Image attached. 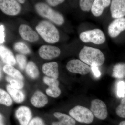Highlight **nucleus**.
<instances>
[{"mask_svg":"<svg viewBox=\"0 0 125 125\" xmlns=\"http://www.w3.org/2000/svg\"><path fill=\"white\" fill-rule=\"evenodd\" d=\"M69 114L75 120L80 123L89 124L93 121L94 115L91 110L80 105H77L71 109Z\"/></svg>","mask_w":125,"mask_h":125,"instance_id":"obj_4","label":"nucleus"},{"mask_svg":"<svg viewBox=\"0 0 125 125\" xmlns=\"http://www.w3.org/2000/svg\"><path fill=\"white\" fill-rule=\"evenodd\" d=\"M42 72L48 77L57 79L59 77L58 63L56 62H47L43 65Z\"/></svg>","mask_w":125,"mask_h":125,"instance_id":"obj_15","label":"nucleus"},{"mask_svg":"<svg viewBox=\"0 0 125 125\" xmlns=\"http://www.w3.org/2000/svg\"><path fill=\"white\" fill-rule=\"evenodd\" d=\"M25 70L28 76L33 79H37L39 76L38 67L33 62L30 61L27 63Z\"/></svg>","mask_w":125,"mask_h":125,"instance_id":"obj_21","label":"nucleus"},{"mask_svg":"<svg viewBox=\"0 0 125 125\" xmlns=\"http://www.w3.org/2000/svg\"><path fill=\"white\" fill-rule=\"evenodd\" d=\"M66 67L70 72L82 75L87 74L91 70V68L88 65L78 59L69 61L67 62Z\"/></svg>","mask_w":125,"mask_h":125,"instance_id":"obj_6","label":"nucleus"},{"mask_svg":"<svg viewBox=\"0 0 125 125\" xmlns=\"http://www.w3.org/2000/svg\"><path fill=\"white\" fill-rule=\"evenodd\" d=\"M19 31L20 36L24 40L33 42L39 39L37 33L27 25H21L19 28Z\"/></svg>","mask_w":125,"mask_h":125,"instance_id":"obj_13","label":"nucleus"},{"mask_svg":"<svg viewBox=\"0 0 125 125\" xmlns=\"http://www.w3.org/2000/svg\"><path fill=\"white\" fill-rule=\"evenodd\" d=\"M79 57L81 61L91 66L102 65L105 60V56L99 49L86 46L81 49Z\"/></svg>","mask_w":125,"mask_h":125,"instance_id":"obj_1","label":"nucleus"},{"mask_svg":"<svg viewBox=\"0 0 125 125\" xmlns=\"http://www.w3.org/2000/svg\"><path fill=\"white\" fill-rule=\"evenodd\" d=\"M125 30V18L116 19L108 27V32L110 37L115 38Z\"/></svg>","mask_w":125,"mask_h":125,"instance_id":"obj_11","label":"nucleus"},{"mask_svg":"<svg viewBox=\"0 0 125 125\" xmlns=\"http://www.w3.org/2000/svg\"><path fill=\"white\" fill-rule=\"evenodd\" d=\"M38 53L40 57L42 59L51 60L60 55L61 50L55 46L44 45L40 47Z\"/></svg>","mask_w":125,"mask_h":125,"instance_id":"obj_10","label":"nucleus"},{"mask_svg":"<svg viewBox=\"0 0 125 125\" xmlns=\"http://www.w3.org/2000/svg\"><path fill=\"white\" fill-rule=\"evenodd\" d=\"M0 56L3 62L6 65H14L16 60L13 54L10 49L4 46H0Z\"/></svg>","mask_w":125,"mask_h":125,"instance_id":"obj_17","label":"nucleus"},{"mask_svg":"<svg viewBox=\"0 0 125 125\" xmlns=\"http://www.w3.org/2000/svg\"><path fill=\"white\" fill-rule=\"evenodd\" d=\"M14 48L17 51L22 54H29L31 52L29 48L24 43L22 42L16 43L14 46Z\"/></svg>","mask_w":125,"mask_h":125,"instance_id":"obj_25","label":"nucleus"},{"mask_svg":"<svg viewBox=\"0 0 125 125\" xmlns=\"http://www.w3.org/2000/svg\"><path fill=\"white\" fill-rule=\"evenodd\" d=\"M43 81L48 87H59L60 84L58 80L46 76L43 78Z\"/></svg>","mask_w":125,"mask_h":125,"instance_id":"obj_27","label":"nucleus"},{"mask_svg":"<svg viewBox=\"0 0 125 125\" xmlns=\"http://www.w3.org/2000/svg\"><path fill=\"white\" fill-rule=\"evenodd\" d=\"M10 85L15 88L21 90L24 87V83L23 80L12 78L10 83Z\"/></svg>","mask_w":125,"mask_h":125,"instance_id":"obj_31","label":"nucleus"},{"mask_svg":"<svg viewBox=\"0 0 125 125\" xmlns=\"http://www.w3.org/2000/svg\"><path fill=\"white\" fill-rule=\"evenodd\" d=\"M30 103L34 107L41 108L44 107L48 102L47 97L42 91L37 90L30 99Z\"/></svg>","mask_w":125,"mask_h":125,"instance_id":"obj_14","label":"nucleus"},{"mask_svg":"<svg viewBox=\"0 0 125 125\" xmlns=\"http://www.w3.org/2000/svg\"><path fill=\"white\" fill-rule=\"evenodd\" d=\"M5 38V27L3 25L1 24L0 25V44H2L4 42Z\"/></svg>","mask_w":125,"mask_h":125,"instance_id":"obj_34","label":"nucleus"},{"mask_svg":"<svg viewBox=\"0 0 125 125\" xmlns=\"http://www.w3.org/2000/svg\"><path fill=\"white\" fill-rule=\"evenodd\" d=\"M13 99L9 93L4 90L0 89V103L1 105L10 107L12 105Z\"/></svg>","mask_w":125,"mask_h":125,"instance_id":"obj_22","label":"nucleus"},{"mask_svg":"<svg viewBox=\"0 0 125 125\" xmlns=\"http://www.w3.org/2000/svg\"><path fill=\"white\" fill-rule=\"evenodd\" d=\"M94 0H81L79 1L80 6L81 10L84 11H89L92 9Z\"/></svg>","mask_w":125,"mask_h":125,"instance_id":"obj_26","label":"nucleus"},{"mask_svg":"<svg viewBox=\"0 0 125 125\" xmlns=\"http://www.w3.org/2000/svg\"><path fill=\"white\" fill-rule=\"evenodd\" d=\"M36 29L39 34L47 42L55 43L60 39L58 30L54 25L48 21H41L37 25Z\"/></svg>","mask_w":125,"mask_h":125,"instance_id":"obj_2","label":"nucleus"},{"mask_svg":"<svg viewBox=\"0 0 125 125\" xmlns=\"http://www.w3.org/2000/svg\"><path fill=\"white\" fill-rule=\"evenodd\" d=\"M54 116L64 125H75L76 121L70 116L60 112H55Z\"/></svg>","mask_w":125,"mask_h":125,"instance_id":"obj_20","label":"nucleus"},{"mask_svg":"<svg viewBox=\"0 0 125 125\" xmlns=\"http://www.w3.org/2000/svg\"><path fill=\"white\" fill-rule=\"evenodd\" d=\"M117 94L120 98L123 97L125 94V83L121 81L117 83Z\"/></svg>","mask_w":125,"mask_h":125,"instance_id":"obj_30","label":"nucleus"},{"mask_svg":"<svg viewBox=\"0 0 125 125\" xmlns=\"http://www.w3.org/2000/svg\"><path fill=\"white\" fill-rule=\"evenodd\" d=\"M12 78H11V77H10V76H6V80L7 81L8 83H10V81L12 79Z\"/></svg>","mask_w":125,"mask_h":125,"instance_id":"obj_38","label":"nucleus"},{"mask_svg":"<svg viewBox=\"0 0 125 125\" xmlns=\"http://www.w3.org/2000/svg\"><path fill=\"white\" fill-rule=\"evenodd\" d=\"M15 116L20 125H28L32 119L31 109L26 106H21L16 110Z\"/></svg>","mask_w":125,"mask_h":125,"instance_id":"obj_9","label":"nucleus"},{"mask_svg":"<svg viewBox=\"0 0 125 125\" xmlns=\"http://www.w3.org/2000/svg\"><path fill=\"white\" fill-rule=\"evenodd\" d=\"M35 8L38 13L42 17L48 19L58 25L64 23V19L63 16L45 3H38L35 5Z\"/></svg>","mask_w":125,"mask_h":125,"instance_id":"obj_3","label":"nucleus"},{"mask_svg":"<svg viewBox=\"0 0 125 125\" xmlns=\"http://www.w3.org/2000/svg\"><path fill=\"white\" fill-rule=\"evenodd\" d=\"M111 1L110 0H94L91 9L93 15L96 17H98L102 15L104 9L109 6Z\"/></svg>","mask_w":125,"mask_h":125,"instance_id":"obj_16","label":"nucleus"},{"mask_svg":"<svg viewBox=\"0 0 125 125\" xmlns=\"http://www.w3.org/2000/svg\"><path fill=\"white\" fill-rule=\"evenodd\" d=\"M3 71L9 76L13 79L23 80L24 77L19 71L16 69L13 66L5 65L3 68Z\"/></svg>","mask_w":125,"mask_h":125,"instance_id":"obj_19","label":"nucleus"},{"mask_svg":"<svg viewBox=\"0 0 125 125\" xmlns=\"http://www.w3.org/2000/svg\"><path fill=\"white\" fill-rule=\"evenodd\" d=\"M118 125H125V121H122L119 123Z\"/></svg>","mask_w":125,"mask_h":125,"instance_id":"obj_40","label":"nucleus"},{"mask_svg":"<svg viewBox=\"0 0 125 125\" xmlns=\"http://www.w3.org/2000/svg\"><path fill=\"white\" fill-rule=\"evenodd\" d=\"M116 113L118 116L122 118H125V97L121 100L120 104L116 109Z\"/></svg>","mask_w":125,"mask_h":125,"instance_id":"obj_28","label":"nucleus"},{"mask_svg":"<svg viewBox=\"0 0 125 125\" xmlns=\"http://www.w3.org/2000/svg\"><path fill=\"white\" fill-rule=\"evenodd\" d=\"M49 5L52 6H56L65 1L63 0H47L46 1Z\"/></svg>","mask_w":125,"mask_h":125,"instance_id":"obj_35","label":"nucleus"},{"mask_svg":"<svg viewBox=\"0 0 125 125\" xmlns=\"http://www.w3.org/2000/svg\"><path fill=\"white\" fill-rule=\"evenodd\" d=\"M0 125H5L4 116L1 113L0 114Z\"/></svg>","mask_w":125,"mask_h":125,"instance_id":"obj_36","label":"nucleus"},{"mask_svg":"<svg viewBox=\"0 0 125 125\" xmlns=\"http://www.w3.org/2000/svg\"><path fill=\"white\" fill-rule=\"evenodd\" d=\"M91 70H92L94 75L96 78H99L101 76L102 74L101 71L99 69L98 66L95 65L92 66H91Z\"/></svg>","mask_w":125,"mask_h":125,"instance_id":"obj_33","label":"nucleus"},{"mask_svg":"<svg viewBox=\"0 0 125 125\" xmlns=\"http://www.w3.org/2000/svg\"><path fill=\"white\" fill-rule=\"evenodd\" d=\"M112 76L114 78L121 79L125 77V64L119 63L114 66Z\"/></svg>","mask_w":125,"mask_h":125,"instance_id":"obj_23","label":"nucleus"},{"mask_svg":"<svg viewBox=\"0 0 125 125\" xmlns=\"http://www.w3.org/2000/svg\"><path fill=\"white\" fill-rule=\"evenodd\" d=\"M16 59L21 69L24 70L27 64V58L25 56L22 54H18L16 56Z\"/></svg>","mask_w":125,"mask_h":125,"instance_id":"obj_29","label":"nucleus"},{"mask_svg":"<svg viewBox=\"0 0 125 125\" xmlns=\"http://www.w3.org/2000/svg\"><path fill=\"white\" fill-rule=\"evenodd\" d=\"M110 10L113 18H123L125 16V0L112 1Z\"/></svg>","mask_w":125,"mask_h":125,"instance_id":"obj_12","label":"nucleus"},{"mask_svg":"<svg viewBox=\"0 0 125 125\" xmlns=\"http://www.w3.org/2000/svg\"><path fill=\"white\" fill-rule=\"evenodd\" d=\"M18 1L20 4H23L25 2V1L24 0H18Z\"/></svg>","mask_w":125,"mask_h":125,"instance_id":"obj_39","label":"nucleus"},{"mask_svg":"<svg viewBox=\"0 0 125 125\" xmlns=\"http://www.w3.org/2000/svg\"><path fill=\"white\" fill-rule=\"evenodd\" d=\"M45 92L48 96L54 98L58 97L61 93L59 87H48L46 89Z\"/></svg>","mask_w":125,"mask_h":125,"instance_id":"obj_24","label":"nucleus"},{"mask_svg":"<svg viewBox=\"0 0 125 125\" xmlns=\"http://www.w3.org/2000/svg\"><path fill=\"white\" fill-rule=\"evenodd\" d=\"M6 89L7 92L15 103H21L24 101L25 95L22 90L15 88L10 84L6 85Z\"/></svg>","mask_w":125,"mask_h":125,"instance_id":"obj_18","label":"nucleus"},{"mask_svg":"<svg viewBox=\"0 0 125 125\" xmlns=\"http://www.w3.org/2000/svg\"><path fill=\"white\" fill-rule=\"evenodd\" d=\"M0 8L4 13L10 16L17 15L21 9L18 1L14 0H1Z\"/></svg>","mask_w":125,"mask_h":125,"instance_id":"obj_7","label":"nucleus"},{"mask_svg":"<svg viewBox=\"0 0 125 125\" xmlns=\"http://www.w3.org/2000/svg\"><path fill=\"white\" fill-rule=\"evenodd\" d=\"M80 38L83 42H91L97 45L103 44L105 42V37L101 30L95 29L81 33Z\"/></svg>","mask_w":125,"mask_h":125,"instance_id":"obj_5","label":"nucleus"},{"mask_svg":"<svg viewBox=\"0 0 125 125\" xmlns=\"http://www.w3.org/2000/svg\"><path fill=\"white\" fill-rule=\"evenodd\" d=\"M51 125H64L59 121H56L52 122Z\"/></svg>","mask_w":125,"mask_h":125,"instance_id":"obj_37","label":"nucleus"},{"mask_svg":"<svg viewBox=\"0 0 125 125\" xmlns=\"http://www.w3.org/2000/svg\"><path fill=\"white\" fill-rule=\"evenodd\" d=\"M91 111L96 118L104 120L107 117L106 106L103 101L99 99L93 100L91 102Z\"/></svg>","mask_w":125,"mask_h":125,"instance_id":"obj_8","label":"nucleus"},{"mask_svg":"<svg viewBox=\"0 0 125 125\" xmlns=\"http://www.w3.org/2000/svg\"><path fill=\"white\" fill-rule=\"evenodd\" d=\"M28 125H46L42 118L38 116L32 118Z\"/></svg>","mask_w":125,"mask_h":125,"instance_id":"obj_32","label":"nucleus"}]
</instances>
